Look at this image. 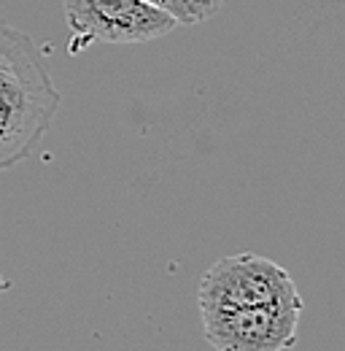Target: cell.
Instances as JSON below:
<instances>
[{"instance_id": "1", "label": "cell", "mask_w": 345, "mask_h": 351, "mask_svg": "<svg viewBox=\"0 0 345 351\" xmlns=\"http://www.w3.org/2000/svg\"><path fill=\"white\" fill-rule=\"evenodd\" d=\"M62 95L54 87L41 46L0 19V171L36 154Z\"/></svg>"}, {"instance_id": "2", "label": "cell", "mask_w": 345, "mask_h": 351, "mask_svg": "<svg viewBox=\"0 0 345 351\" xmlns=\"http://www.w3.org/2000/svg\"><path fill=\"white\" fill-rule=\"evenodd\" d=\"M289 300H302L289 270L254 252L214 263L197 287L200 308H251Z\"/></svg>"}, {"instance_id": "5", "label": "cell", "mask_w": 345, "mask_h": 351, "mask_svg": "<svg viewBox=\"0 0 345 351\" xmlns=\"http://www.w3.org/2000/svg\"><path fill=\"white\" fill-rule=\"evenodd\" d=\"M143 3H149V5H154L159 11H165V14H170L178 25H203V22H208L203 16V11L192 0H143Z\"/></svg>"}, {"instance_id": "4", "label": "cell", "mask_w": 345, "mask_h": 351, "mask_svg": "<svg viewBox=\"0 0 345 351\" xmlns=\"http://www.w3.org/2000/svg\"><path fill=\"white\" fill-rule=\"evenodd\" d=\"M302 300L251 308H200L205 341L216 351H289L297 343Z\"/></svg>"}, {"instance_id": "6", "label": "cell", "mask_w": 345, "mask_h": 351, "mask_svg": "<svg viewBox=\"0 0 345 351\" xmlns=\"http://www.w3.org/2000/svg\"><path fill=\"white\" fill-rule=\"evenodd\" d=\"M192 3L203 11V16H205V19L216 16V14L221 11V5H224V0H192Z\"/></svg>"}, {"instance_id": "3", "label": "cell", "mask_w": 345, "mask_h": 351, "mask_svg": "<svg viewBox=\"0 0 345 351\" xmlns=\"http://www.w3.org/2000/svg\"><path fill=\"white\" fill-rule=\"evenodd\" d=\"M73 51L89 44H146L170 36L178 22L143 0H62Z\"/></svg>"}]
</instances>
